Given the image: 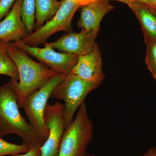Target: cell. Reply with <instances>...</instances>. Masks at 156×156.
Wrapping results in <instances>:
<instances>
[{
    "instance_id": "7402d4cb",
    "label": "cell",
    "mask_w": 156,
    "mask_h": 156,
    "mask_svg": "<svg viewBox=\"0 0 156 156\" xmlns=\"http://www.w3.org/2000/svg\"><path fill=\"white\" fill-rule=\"evenodd\" d=\"M9 134H11V131L0 119V138Z\"/></svg>"
},
{
    "instance_id": "484cf974",
    "label": "cell",
    "mask_w": 156,
    "mask_h": 156,
    "mask_svg": "<svg viewBox=\"0 0 156 156\" xmlns=\"http://www.w3.org/2000/svg\"><path fill=\"white\" fill-rule=\"evenodd\" d=\"M85 156H95V155L94 154H89L87 153V154Z\"/></svg>"
},
{
    "instance_id": "5bb4252c",
    "label": "cell",
    "mask_w": 156,
    "mask_h": 156,
    "mask_svg": "<svg viewBox=\"0 0 156 156\" xmlns=\"http://www.w3.org/2000/svg\"><path fill=\"white\" fill-rule=\"evenodd\" d=\"M35 30L50 20L60 8L62 2L57 0H35Z\"/></svg>"
},
{
    "instance_id": "4316f807",
    "label": "cell",
    "mask_w": 156,
    "mask_h": 156,
    "mask_svg": "<svg viewBox=\"0 0 156 156\" xmlns=\"http://www.w3.org/2000/svg\"></svg>"
},
{
    "instance_id": "4fadbf2b",
    "label": "cell",
    "mask_w": 156,
    "mask_h": 156,
    "mask_svg": "<svg viewBox=\"0 0 156 156\" xmlns=\"http://www.w3.org/2000/svg\"><path fill=\"white\" fill-rule=\"evenodd\" d=\"M128 6L139 20L146 44L156 40V17L140 3L132 2Z\"/></svg>"
},
{
    "instance_id": "9c48e42d",
    "label": "cell",
    "mask_w": 156,
    "mask_h": 156,
    "mask_svg": "<svg viewBox=\"0 0 156 156\" xmlns=\"http://www.w3.org/2000/svg\"><path fill=\"white\" fill-rule=\"evenodd\" d=\"M97 37L95 34L82 30L80 33L73 31L65 34L55 41L45 42L44 46L79 57L92 51Z\"/></svg>"
},
{
    "instance_id": "cb8c5ba5",
    "label": "cell",
    "mask_w": 156,
    "mask_h": 156,
    "mask_svg": "<svg viewBox=\"0 0 156 156\" xmlns=\"http://www.w3.org/2000/svg\"><path fill=\"white\" fill-rule=\"evenodd\" d=\"M139 156H156V148H151L143 154Z\"/></svg>"
},
{
    "instance_id": "8992f818",
    "label": "cell",
    "mask_w": 156,
    "mask_h": 156,
    "mask_svg": "<svg viewBox=\"0 0 156 156\" xmlns=\"http://www.w3.org/2000/svg\"><path fill=\"white\" fill-rule=\"evenodd\" d=\"M62 2L60 8L53 18L22 39L23 43L31 47H38L56 32L63 31L69 33L73 31V17L80 5L73 0H62Z\"/></svg>"
},
{
    "instance_id": "9a60e30c",
    "label": "cell",
    "mask_w": 156,
    "mask_h": 156,
    "mask_svg": "<svg viewBox=\"0 0 156 156\" xmlns=\"http://www.w3.org/2000/svg\"><path fill=\"white\" fill-rule=\"evenodd\" d=\"M7 44L0 41V74L11 77L18 81L19 75L17 67L7 50Z\"/></svg>"
},
{
    "instance_id": "2e32d148",
    "label": "cell",
    "mask_w": 156,
    "mask_h": 156,
    "mask_svg": "<svg viewBox=\"0 0 156 156\" xmlns=\"http://www.w3.org/2000/svg\"><path fill=\"white\" fill-rule=\"evenodd\" d=\"M21 18L25 24L28 35L32 33L35 25V0H23L21 5Z\"/></svg>"
},
{
    "instance_id": "603a6c76",
    "label": "cell",
    "mask_w": 156,
    "mask_h": 156,
    "mask_svg": "<svg viewBox=\"0 0 156 156\" xmlns=\"http://www.w3.org/2000/svg\"><path fill=\"white\" fill-rule=\"evenodd\" d=\"M132 2L150 6H156V0H131Z\"/></svg>"
},
{
    "instance_id": "8fae6325",
    "label": "cell",
    "mask_w": 156,
    "mask_h": 156,
    "mask_svg": "<svg viewBox=\"0 0 156 156\" xmlns=\"http://www.w3.org/2000/svg\"><path fill=\"white\" fill-rule=\"evenodd\" d=\"M80 17L77 25L81 29L98 35L104 16L114 9L108 0H98L81 6Z\"/></svg>"
},
{
    "instance_id": "d4e9b609",
    "label": "cell",
    "mask_w": 156,
    "mask_h": 156,
    "mask_svg": "<svg viewBox=\"0 0 156 156\" xmlns=\"http://www.w3.org/2000/svg\"><path fill=\"white\" fill-rule=\"evenodd\" d=\"M141 4L144 6L146 8H147L148 10H149V11H150L151 13H152L156 17V6L147 5H144V4Z\"/></svg>"
},
{
    "instance_id": "ffe728a7",
    "label": "cell",
    "mask_w": 156,
    "mask_h": 156,
    "mask_svg": "<svg viewBox=\"0 0 156 156\" xmlns=\"http://www.w3.org/2000/svg\"><path fill=\"white\" fill-rule=\"evenodd\" d=\"M16 156H42L41 147H33L30 150L23 154L17 155Z\"/></svg>"
},
{
    "instance_id": "30bf717a",
    "label": "cell",
    "mask_w": 156,
    "mask_h": 156,
    "mask_svg": "<svg viewBox=\"0 0 156 156\" xmlns=\"http://www.w3.org/2000/svg\"><path fill=\"white\" fill-rule=\"evenodd\" d=\"M23 1L15 0L9 13L0 22L1 41L6 44L19 41L28 35L20 13Z\"/></svg>"
},
{
    "instance_id": "5b68a950",
    "label": "cell",
    "mask_w": 156,
    "mask_h": 156,
    "mask_svg": "<svg viewBox=\"0 0 156 156\" xmlns=\"http://www.w3.org/2000/svg\"><path fill=\"white\" fill-rule=\"evenodd\" d=\"M66 77L57 74L50 78L38 90L27 98L20 108H23L30 125L46 140L48 139L49 131L44 121V112L53 89Z\"/></svg>"
},
{
    "instance_id": "3957f363",
    "label": "cell",
    "mask_w": 156,
    "mask_h": 156,
    "mask_svg": "<svg viewBox=\"0 0 156 156\" xmlns=\"http://www.w3.org/2000/svg\"><path fill=\"white\" fill-rule=\"evenodd\" d=\"M104 80H86L70 74L53 89L50 98L64 102L63 114L66 128L73 122L75 113L87 95L98 89Z\"/></svg>"
},
{
    "instance_id": "52a82bcc",
    "label": "cell",
    "mask_w": 156,
    "mask_h": 156,
    "mask_svg": "<svg viewBox=\"0 0 156 156\" xmlns=\"http://www.w3.org/2000/svg\"><path fill=\"white\" fill-rule=\"evenodd\" d=\"M14 46L36 58L40 62L58 74L66 76L72 73L78 59V56L69 53L57 52L51 48L31 47L21 41L12 42Z\"/></svg>"
},
{
    "instance_id": "ba28073f",
    "label": "cell",
    "mask_w": 156,
    "mask_h": 156,
    "mask_svg": "<svg viewBox=\"0 0 156 156\" xmlns=\"http://www.w3.org/2000/svg\"><path fill=\"white\" fill-rule=\"evenodd\" d=\"M64 105L56 101L53 105L48 104L44 119L48 128V139L41 147L42 156H58L62 138L65 130L63 109Z\"/></svg>"
},
{
    "instance_id": "d6986e66",
    "label": "cell",
    "mask_w": 156,
    "mask_h": 156,
    "mask_svg": "<svg viewBox=\"0 0 156 156\" xmlns=\"http://www.w3.org/2000/svg\"><path fill=\"white\" fill-rule=\"evenodd\" d=\"M15 0H0V22L10 11Z\"/></svg>"
},
{
    "instance_id": "277c9868",
    "label": "cell",
    "mask_w": 156,
    "mask_h": 156,
    "mask_svg": "<svg viewBox=\"0 0 156 156\" xmlns=\"http://www.w3.org/2000/svg\"><path fill=\"white\" fill-rule=\"evenodd\" d=\"M93 128L84 102L79 108L75 119L65 130L58 156L86 155L93 137Z\"/></svg>"
},
{
    "instance_id": "6da1fadb",
    "label": "cell",
    "mask_w": 156,
    "mask_h": 156,
    "mask_svg": "<svg viewBox=\"0 0 156 156\" xmlns=\"http://www.w3.org/2000/svg\"><path fill=\"white\" fill-rule=\"evenodd\" d=\"M7 48L19 75V80L11 81L16 92L19 108H21L27 98L58 74L41 62L34 61L12 42L7 44Z\"/></svg>"
},
{
    "instance_id": "7c38bea8",
    "label": "cell",
    "mask_w": 156,
    "mask_h": 156,
    "mask_svg": "<svg viewBox=\"0 0 156 156\" xmlns=\"http://www.w3.org/2000/svg\"><path fill=\"white\" fill-rule=\"evenodd\" d=\"M71 74L86 80H104L101 52L97 43L91 52L78 57Z\"/></svg>"
},
{
    "instance_id": "e0dca14e",
    "label": "cell",
    "mask_w": 156,
    "mask_h": 156,
    "mask_svg": "<svg viewBox=\"0 0 156 156\" xmlns=\"http://www.w3.org/2000/svg\"><path fill=\"white\" fill-rule=\"evenodd\" d=\"M30 147L23 143L17 144L8 142L0 138V156H15L27 152Z\"/></svg>"
},
{
    "instance_id": "7a4b0ae2",
    "label": "cell",
    "mask_w": 156,
    "mask_h": 156,
    "mask_svg": "<svg viewBox=\"0 0 156 156\" xmlns=\"http://www.w3.org/2000/svg\"><path fill=\"white\" fill-rule=\"evenodd\" d=\"M15 89L11 81L0 87V119L11 134L21 137L23 143L41 147L46 140L34 130L19 111Z\"/></svg>"
},
{
    "instance_id": "44dd1931",
    "label": "cell",
    "mask_w": 156,
    "mask_h": 156,
    "mask_svg": "<svg viewBox=\"0 0 156 156\" xmlns=\"http://www.w3.org/2000/svg\"><path fill=\"white\" fill-rule=\"evenodd\" d=\"M76 2L78 3L80 6L85 5L89 3L92 2H95V1H98V0H73ZM114 1H118V2H121L127 4V5L131 4L132 2L131 0H114Z\"/></svg>"
},
{
    "instance_id": "ac0fdd59",
    "label": "cell",
    "mask_w": 156,
    "mask_h": 156,
    "mask_svg": "<svg viewBox=\"0 0 156 156\" xmlns=\"http://www.w3.org/2000/svg\"><path fill=\"white\" fill-rule=\"evenodd\" d=\"M146 44V64L156 82V40Z\"/></svg>"
}]
</instances>
